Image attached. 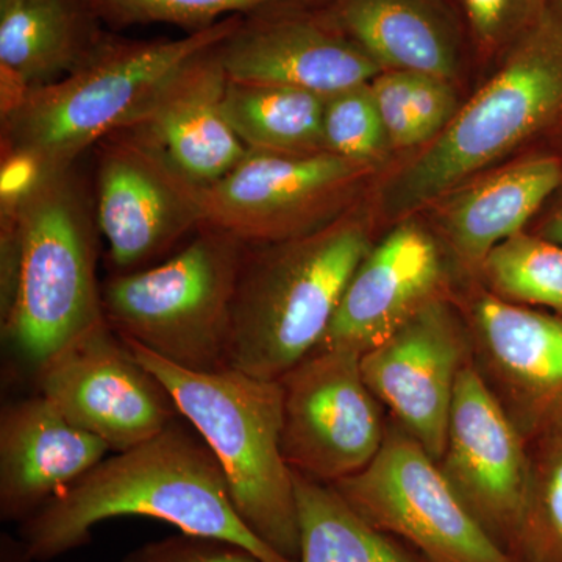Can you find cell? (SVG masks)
I'll return each instance as SVG.
<instances>
[{"instance_id": "obj_1", "label": "cell", "mask_w": 562, "mask_h": 562, "mask_svg": "<svg viewBox=\"0 0 562 562\" xmlns=\"http://www.w3.org/2000/svg\"><path fill=\"white\" fill-rule=\"evenodd\" d=\"M98 228L76 165L35 171L18 190L2 192V338L32 373L105 317Z\"/></svg>"}, {"instance_id": "obj_2", "label": "cell", "mask_w": 562, "mask_h": 562, "mask_svg": "<svg viewBox=\"0 0 562 562\" xmlns=\"http://www.w3.org/2000/svg\"><path fill=\"white\" fill-rule=\"evenodd\" d=\"M117 517H150L241 543L262 562H292L243 522L220 461L194 428L177 420L149 441L109 454L20 524V538L36 562H47L83 547L98 525Z\"/></svg>"}, {"instance_id": "obj_3", "label": "cell", "mask_w": 562, "mask_h": 562, "mask_svg": "<svg viewBox=\"0 0 562 562\" xmlns=\"http://www.w3.org/2000/svg\"><path fill=\"white\" fill-rule=\"evenodd\" d=\"M239 18L233 14L177 40L106 32L68 76L2 101V160L36 171L76 165L83 151L122 131L181 66L227 38Z\"/></svg>"}, {"instance_id": "obj_4", "label": "cell", "mask_w": 562, "mask_h": 562, "mask_svg": "<svg viewBox=\"0 0 562 562\" xmlns=\"http://www.w3.org/2000/svg\"><path fill=\"white\" fill-rule=\"evenodd\" d=\"M372 246L368 224L350 211L308 235L249 246L233 302L227 368L280 380L305 360Z\"/></svg>"}, {"instance_id": "obj_5", "label": "cell", "mask_w": 562, "mask_h": 562, "mask_svg": "<svg viewBox=\"0 0 562 562\" xmlns=\"http://www.w3.org/2000/svg\"><path fill=\"white\" fill-rule=\"evenodd\" d=\"M125 342L161 380L180 417L190 422L220 461L243 522L273 552L297 562L301 528L294 472L281 450L279 380L257 379L232 368L188 371L138 344Z\"/></svg>"}, {"instance_id": "obj_6", "label": "cell", "mask_w": 562, "mask_h": 562, "mask_svg": "<svg viewBox=\"0 0 562 562\" xmlns=\"http://www.w3.org/2000/svg\"><path fill=\"white\" fill-rule=\"evenodd\" d=\"M561 116L562 0H549L495 76L390 181L384 211L401 217L430 205Z\"/></svg>"}, {"instance_id": "obj_7", "label": "cell", "mask_w": 562, "mask_h": 562, "mask_svg": "<svg viewBox=\"0 0 562 562\" xmlns=\"http://www.w3.org/2000/svg\"><path fill=\"white\" fill-rule=\"evenodd\" d=\"M249 246L201 227L166 260L102 284L106 322L122 338L195 372L227 368L233 302Z\"/></svg>"}, {"instance_id": "obj_8", "label": "cell", "mask_w": 562, "mask_h": 562, "mask_svg": "<svg viewBox=\"0 0 562 562\" xmlns=\"http://www.w3.org/2000/svg\"><path fill=\"white\" fill-rule=\"evenodd\" d=\"M362 519L425 562H519L487 535L439 462L398 425L362 471L331 484Z\"/></svg>"}, {"instance_id": "obj_9", "label": "cell", "mask_w": 562, "mask_h": 562, "mask_svg": "<svg viewBox=\"0 0 562 562\" xmlns=\"http://www.w3.org/2000/svg\"><path fill=\"white\" fill-rule=\"evenodd\" d=\"M371 168L330 151H247L227 176L199 187L202 227L265 246L308 235L349 211Z\"/></svg>"}, {"instance_id": "obj_10", "label": "cell", "mask_w": 562, "mask_h": 562, "mask_svg": "<svg viewBox=\"0 0 562 562\" xmlns=\"http://www.w3.org/2000/svg\"><path fill=\"white\" fill-rule=\"evenodd\" d=\"M33 376L38 394L113 453L149 441L180 417L165 384L105 317L55 351Z\"/></svg>"}, {"instance_id": "obj_11", "label": "cell", "mask_w": 562, "mask_h": 562, "mask_svg": "<svg viewBox=\"0 0 562 562\" xmlns=\"http://www.w3.org/2000/svg\"><path fill=\"white\" fill-rule=\"evenodd\" d=\"M279 382L281 450L292 471L335 484L362 471L380 452L387 427L362 376L361 355L317 349Z\"/></svg>"}, {"instance_id": "obj_12", "label": "cell", "mask_w": 562, "mask_h": 562, "mask_svg": "<svg viewBox=\"0 0 562 562\" xmlns=\"http://www.w3.org/2000/svg\"><path fill=\"white\" fill-rule=\"evenodd\" d=\"M327 3L283 0L243 13L220 44L228 81L325 98L371 83L383 69L341 31Z\"/></svg>"}, {"instance_id": "obj_13", "label": "cell", "mask_w": 562, "mask_h": 562, "mask_svg": "<svg viewBox=\"0 0 562 562\" xmlns=\"http://www.w3.org/2000/svg\"><path fill=\"white\" fill-rule=\"evenodd\" d=\"M439 468L487 535L517 560L530 446L473 360L458 379Z\"/></svg>"}, {"instance_id": "obj_14", "label": "cell", "mask_w": 562, "mask_h": 562, "mask_svg": "<svg viewBox=\"0 0 562 562\" xmlns=\"http://www.w3.org/2000/svg\"><path fill=\"white\" fill-rule=\"evenodd\" d=\"M95 147V217L114 273L155 265L202 227L198 184L122 133Z\"/></svg>"}, {"instance_id": "obj_15", "label": "cell", "mask_w": 562, "mask_h": 562, "mask_svg": "<svg viewBox=\"0 0 562 562\" xmlns=\"http://www.w3.org/2000/svg\"><path fill=\"white\" fill-rule=\"evenodd\" d=\"M471 335L447 299L430 303L391 338L361 355V371L380 405L439 462Z\"/></svg>"}, {"instance_id": "obj_16", "label": "cell", "mask_w": 562, "mask_h": 562, "mask_svg": "<svg viewBox=\"0 0 562 562\" xmlns=\"http://www.w3.org/2000/svg\"><path fill=\"white\" fill-rule=\"evenodd\" d=\"M469 313L473 362L530 439L562 412V316L487 290L472 299Z\"/></svg>"}, {"instance_id": "obj_17", "label": "cell", "mask_w": 562, "mask_h": 562, "mask_svg": "<svg viewBox=\"0 0 562 562\" xmlns=\"http://www.w3.org/2000/svg\"><path fill=\"white\" fill-rule=\"evenodd\" d=\"M220 44L181 66L117 132L198 187L227 176L249 151L225 116L228 79Z\"/></svg>"}, {"instance_id": "obj_18", "label": "cell", "mask_w": 562, "mask_h": 562, "mask_svg": "<svg viewBox=\"0 0 562 562\" xmlns=\"http://www.w3.org/2000/svg\"><path fill=\"white\" fill-rule=\"evenodd\" d=\"M446 280L435 238L420 225L403 222L360 262L317 349L364 355L425 306L447 299Z\"/></svg>"}, {"instance_id": "obj_19", "label": "cell", "mask_w": 562, "mask_h": 562, "mask_svg": "<svg viewBox=\"0 0 562 562\" xmlns=\"http://www.w3.org/2000/svg\"><path fill=\"white\" fill-rule=\"evenodd\" d=\"M109 453L105 442L38 392L7 403L0 413V519L25 522Z\"/></svg>"}, {"instance_id": "obj_20", "label": "cell", "mask_w": 562, "mask_h": 562, "mask_svg": "<svg viewBox=\"0 0 562 562\" xmlns=\"http://www.w3.org/2000/svg\"><path fill=\"white\" fill-rule=\"evenodd\" d=\"M327 9L383 70L452 80L460 69L464 24L449 0H330Z\"/></svg>"}, {"instance_id": "obj_21", "label": "cell", "mask_w": 562, "mask_h": 562, "mask_svg": "<svg viewBox=\"0 0 562 562\" xmlns=\"http://www.w3.org/2000/svg\"><path fill=\"white\" fill-rule=\"evenodd\" d=\"M105 33L90 0H0L2 101L68 76Z\"/></svg>"}, {"instance_id": "obj_22", "label": "cell", "mask_w": 562, "mask_h": 562, "mask_svg": "<svg viewBox=\"0 0 562 562\" xmlns=\"http://www.w3.org/2000/svg\"><path fill=\"white\" fill-rule=\"evenodd\" d=\"M561 183L562 161L542 155L514 162L454 195L443 209L442 228L461 265L480 272L487 255L522 233Z\"/></svg>"}, {"instance_id": "obj_23", "label": "cell", "mask_w": 562, "mask_h": 562, "mask_svg": "<svg viewBox=\"0 0 562 562\" xmlns=\"http://www.w3.org/2000/svg\"><path fill=\"white\" fill-rule=\"evenodd\" d=\"M325 103L313 91L228 81L224 110L247 150L306 155L327 151Z\"/></svg>"}, {"instance_id": "obj_24", "label": "cell", "mask_w": 562, "mask_h": 562, "mask_svg": "<svg viewBox=\"0 0 562 562\" xmlns=\"http://www.w3.org/2000/svg\"><path fill=\"white\" fill-rule=\"evenodd\" d=\"M294 486L301 528L297 562H425L362 519L331 484L294 472Z\"/></svg>"}, {"instance_id": "obj_25", "label": "cell", "mask_w": 562, "mask_h": 562, "mask_svg": "<svg viewBox=\"0 0 562 562\" xmlns=\"http://www.w3.org/2000/svg\"><path fill=\"white\" fill-rule=\"evenodd\" d=\"M530 483L519 562H562V412L528 439Z\"/></svg>"}, {"instance_id": "obj_26", "label": "cell", "mask_w": 562, "mask_h": 562, "mask_svg": "<svg viewBox=\"0 0 562 562\" xmlns=\"http://www.w3.org/2000/svg\"><path fill=\"white\" fill-rule=\"evenodd\" d=\"M479 273L492 294L562 316V244L519 233L495 247Z\"/></svg>"}, {"instance_id": "obj_27", "label": "cell", "mask_w": 562, "mask_h": 562, "mask_svg": "<svg viewBox=\"0 0 562 562\" xmlns=\"http://www.w3.org/2000/svg\"><path fill=\"white\" fill-rule=\"evenodd\" d=\"M92 9L111 31L138 25L166 24L187 33L205 31L211 25L266 3L283 0H90ZM325 3L330 0H302Z\"/></svg>"}, {"instance_id": "obj_28", "label": "cell", "mask_w": 562, "mask_h": 562, "mask_svg": "<svg viewBox=\"0 0 562 562\" xmlns=\"http://www.w3.org/2000/svg\"><path fill=\"white\" fill-rule=\"evenodd\" d=\"M325 150L373 168L391 147L371 85L349 88L327 98L324 113Z\"/></svg>"}, {"instance_id": "obj_29", "label": "cell", "mask_w": 562, "mask_h": 562, "mask_svg": "<svg viewBox=\"0 0 562 562\" xmlns=\"http://www.w3.org/2000/svg\"><path fill=\"white\" fill-rule=\"evenodd\" d=\"M549 0H457L469 38L484 55L505 54L541 16Z\"/></svg>"}, {"instance_id": "obj_30", "label": "cell", "mask_w": 562, "mask_h": 562, "mask_svg": "<svg viewBox=\"0 0 562 562\" xmlns=\"http://www.w3.org/2000/svg\"><path fill=\"white\" fill-rule=\"evenodd\" d=\"M121 562H262L249 549L213 536L180 531L143 543L122 558Z\"/></svg>"}, {"instance_id": "obj_31", "label": "cell", "mask_w": 562, "mask_h": 562, "mask_svg": "<svg viewBox=\"0 0 562 562\" xmlns=\"http://www.w3.org/2000/svg\"><path fill=\"white\" fill-rule=\"evenodd\" d=\"M369 85L391 146H419L422 143L412 105L409 72L383 70Z\"/></svg>"}, {"instance_id": "obj_32", "label": "cell", "mask_w": 562, "mask_h": 562, "mask_svg": "<svg viewBox=\"0 0 562 562\" xmlns=\"http://www.w3.org/2000/svg\"><path fill=\"white\" fill-rule=\"evenodd\" d=\"M412 105L420 143L438 138L457 114V94L449 79L432 74L409 72Z\"/></svg>"}, {"instance_id": "obj_33", "label": "cell", "mask_w": 562, "mask_h": 562, "mask_svg": "<svg viewBox=\"0 0 562 562\" xmlns=\"http://www.w3.org/2000/svg\"><path fill=\"white\" fill-rule=\"evenodd\" d=\"M0 562H36L29 552L27 546L18 536L14 538L10 532L0 535Z\"/></svg>"}, {"instance_id": "obj_34", "label": "cell", "mask_w": 562, "mask_h": 562, "mask_svg": "<svg viewBox=\"0 0 562 562\" xmlns=\"http://www.w3.org/2000/svg\"><path fill=\"white\" fill-rule=\"evenodd\" d=\"M538 235L550 239V241L562 244V201L558 203L553 213L547 217L546 224L542 225Z\"/></svg>"}]
</instances>
